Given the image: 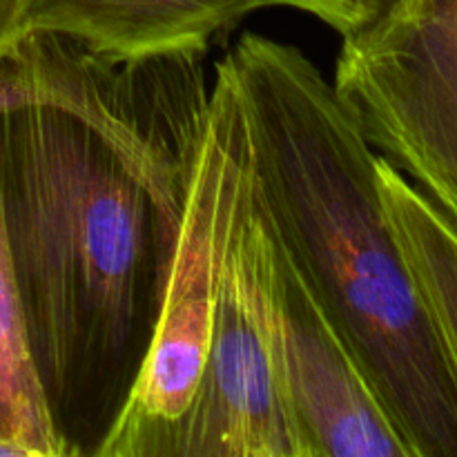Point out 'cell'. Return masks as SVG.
Returning a JSON list of instances; mask_svg holds the SVG:
<instances>
[{
  "label": "cell",
  "instance_id": "6da1fadb",
  "mask_svg": "<svg viewBox=\"0 0 457 457\" xmlns=\"http://www.w3.org/2000/svg\"><path fill=\"white\" fill-rule=\"evenodd\" d=\"M226 56L244 105L254 208L411 457H457V379L393 232L373 145L302 49L245 34Z\"/></svg>",
  "mask_w": 457,
  "mask_h": 457
},
{
  "label": "cell",
  "instance_id": "7a4b0ae2",
  "mask_svg": "<svg viewBox=\"0 0 457 457\" xmlns=\"http://www.w3.org/2000/svg\"><path fill=\"white\" fill-rule=\"evenodd\" d=\"M0 201L65 457H96L143 369L179 226L89 125L0 98Z\"/></svg>",
  "mask_w": 457,
  "mask_h": 457
},
{
  "label": "cell",
  "instance_id": "3957f363",
  "mask_svg": "<svg viewBox=\"0 0 457 457\" xmlns=\"http://www.w3.org/2000/svg\"><path fill=\"white\" fill-rule=\"evenodd\" d=\"M248 201V129L223 56L214 67L208 134L179 223L154 337L125 411L96 457H174L204 378L228 245Z\"/></svg>",
  "mask_w": 457,
  "mask_h": 457
},
{
  "label": "cell",
  "instance_id": "277c9868",
  "mask_svg": "<svg viewBox=\"0 0 457 457\" xmlns=\"http://www.w3.org/2000/svg\"><path fill=\"white\" fill-rule=\"evenodd\" d=\"M205 56L112 54L25 34L0 54V98L45 103L89 125L179 226L210 123Z\"/></svg>",
  "mask_w": 457,
  "mask_h": 457
},
{
  "label": "cell",
  "instance_id": "5b68a950",
  "mask_svg": "<svg viewBox=\"0 0 457 457\" xmlns=\"http://www.w3.org/2000/svg\"><path fill=\"white\" fill-rule=\"evenodd\" d=\"M335 89L366 141L457 228V0L342 36Z\"/></svg>",
  "mask_w": 457,
  "mask_h": 457
},
{
  "label": "cell",
  "instance_id": "8992f818",
  "mask_svg": "<svg viewBox=\"0 0 457 457\" xmlns=\"http://www.w3.org/2000/svg\"><path fill=\"white\" fill-rule=\"evenodd\" d=\"M270 237L250 195L223 262L204 378L174 457H303L268 297Z\"/></svg>",
  "mask_w": 457,
  "mask_h": 457
},
{
  "label": "cell",
  "instance_id": "52a82bcc",
  "mask_svg": "<svg viewBox=\"0 0 457 457\" xmlns=\"http://www.w3.org/2000/svg\"><path fill=\"white\" fill-rule=\"evenodd\" d=\"M268 237L277 360L303 457H411L351 348L270 230Z\"/></svg>",
  "mask_w": 457,
  "mask_h": 457
},
{
  "label": "cell",
  "instance_id": "ba28073f",
  "mask_svg": "<svg viewBox=\"0 0 457 457\" xmlns=\"http://www.w3.org/2000/svg\"><path fill=\"white\" fill-rule=\"evenodd\" d=\"M286 0H25L21 34H58L112 54L199 49Z\"/></svg>",
  "mask_w": 457,
  "mask_h": 457
},
{
  "label": "cell",
  "instance_id": "9c48e42d",
  "mask_svg": "<svg viewBox=\"0 0 457 457\" xmlns=\"http://www.w3.org/2000/svg\"><path fill=\"white\" fill-rule=\"evenodd\" d=\"M378 177L395 239L457 379V228L379 154Z\"/></svg>",
  "mask_w": 457,
  "mask_h": 457
},
{
  "label": "cell",
  "instance_id": "30bf717a",
  "mask_svg": "<svg viewBox=\"0 0 457 457\" xmlns=\"http://www.w3.org/2000/svg\"><path fill=\"white\" fill-rule=\"evenodd\" d=\"M0 455L65 457L27 342L0 201Z\"/></svg>",
  "mask_w": 457,
  "mask_h": 457
},
{
  "label": "cell",
  "instance_id": "8fae6325",
  "mask_svg": "<svg viewBox=\"0 0 457 457\" xmlns=\"http://www.w3.org/2000/svg\"><path fill=\"white\" fill-rule=\"evenodd\" d=\"M286 4L324 21L342 36L353 34L364 25V3L361 0H286Z\"/></svg>",
  "mask_w": 457,
  "mask_h": 457
},
{
  "label": "cell",
  "instance_id": "7c38bea8",
  "mask_svg": "<svg viewBox=\"0 0 457 457\" xmlns=\"http://www.w3.org/2000/svg\"><path fill=\"white\" fill-rule=\"evenodd\" d=\"M25 0H0V54L18 38Z\"/></svg>",
  "mask_w": 457,
  "mask_h": 457
},
{
  "label": "cell",
  "instance_id": "4fadbf2b",
  "mask_svg": "<svg viewBox=\"0 0 457 457\" xmlns=\"http://www.w3.org/2000/svg\"><path fill=\"white\" fill-rule=\"evenodd\" d=\"M361 3H364V25H361L357 31L366 29V27H373L378 25V22L391 18L393 13L400 12L409 0H361ZM353 34H355V31H353Z\"/></svg>",
  "mask_w": 457,
  "mask_h": 457
}]
</instances>
